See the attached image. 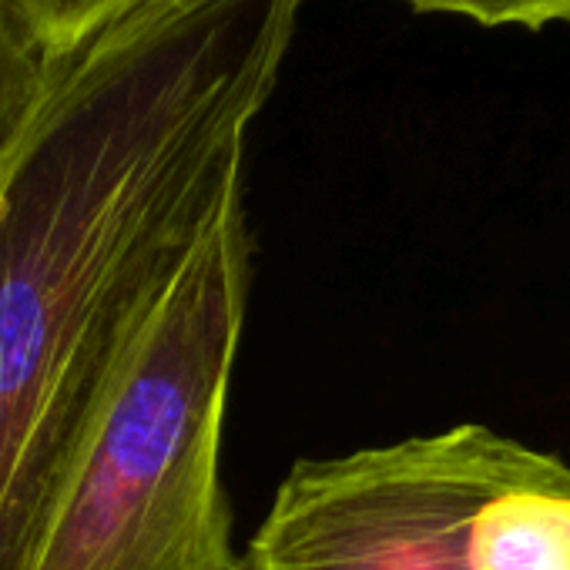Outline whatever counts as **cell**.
Segmentation results:
<instances>
[{
	"label": "cell",
	"instance_id": "obj_6",
	"mask_svg": "<svg viewBox=\"0 0 570 570\" xmlns=\"http://www.w3.org/2000/svg\"><path fill=\"white\" fill-rule=\"evenodd\" d=\"M145 0H14L41 55H61Z\"/></svg>",
	"mask_w": 570,
	"mask_h": 570
},
{
	"label": "cell",
	"instance_id": "obj_1",
	"mask_svg": "<svg viewBox=\"0 0 570 570\" xmlns=\"http://www.w3.org/2000/svg\"><path fill=\"white\" fill-rule=\"evenodd\" d=\"M306 0H145L45 55L0 155V570L131 346L245 202V141Z\"/></svg>",
	"mask_w": 570,
	"mask_h": 570
},
{
	"label": "cell",
	"instance_id": "obj_2",
	"mask_svg": "<svg viewBox=\"0 0 570 570\" xmlns=\"http://www.w3.org/2000/svg\"><path fill=\"white\" fill-rule=\"evenodd\" d=\"M248 255L242 202L131 346L45 503L21 570H235L218 460Z\"/></svg>",
	"mask_w": 570,
	"mask_h": 570
},
{
	"label": "cell",
	"instance_id": "obj_5",
	"mask_svg": "<svg viewBox=\"0 0 570 570\" xmlns=\"http://www.w3.org/2000/svg\"><path fill=\"white\" fill-rule=\"evenodd\" d=\"M41 68L45 55L14 0H0V155L8 151L38 101Z\"/></svg>",
	"mask_w": 570,
	"mask_h": 570
},
{
	"label": "cell",
	"instance_id": "obj_7",
	"mask_svg": "<svg viewBox=\"0 0 570 570\" xmlns=\"http://www.w3.org/2000/svg\"><path fill=\"white\" fill-rule=\"evenodd\" d=\"M406 4L423 14L470 18L483 28L520 24V28L537 31L557 21L570 24V0H406Z\"/></svg>",
	"mask_w": 570,
	"mask_h": 570
},
{
	"label": "cell",
	"instance_id": "obj_4",
	"mask_svg": "<svg viewBox=\"0 0 570 570\" xmlns=\"http://www.w3.org/2000/svg\"><path fill=\"white\" fill-rule=\"evenodd\" d=\"M476 570H570V466L497 493L476 517Z\"/></svg>",
	"mask_w": 570,
	"mask_h": 570
},
{
	"label": "cell",
	"instance_id": "obj_3",
	"mask_svg": "<svg viewBox=\"0 0 570 570\" xmlns=\"http://www.w3.org/2000/svg\"><path fill=\"white\" fill-rule=\"evenodd\" d=\"M557 463L480 423L299 460L235 570H476L480 510Z\"/></svg>",
	"mask_w": 570,
	"mask_h": 570
}]
</instances>
